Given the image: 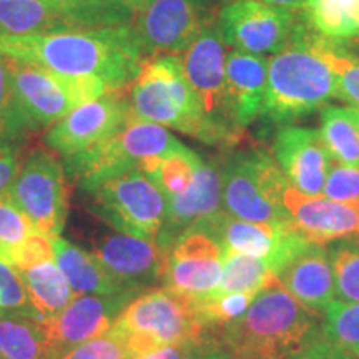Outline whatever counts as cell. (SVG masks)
Wrapping results in <instances>:
<instances>
[{
	"mask_svg": "<svg viewBox=\"0 0 359 359\" xmlns=\"http://www.w3.org/2000/svg\"><path fill=\"white\" fill-rule=\"evenodd\" d=\"M273 151L291 187L309 196L321 195L333 158L318 130L285 125L278 130Z\"/></svg>",
	"mask_w": 359,
	"mask_h": 359,
	"instance_id": "cell-18",
	"label": "cell"
},
{
	"mask_svg": "<svg viewBox=\"0 0 359 359\" xmlns=\"http://www.w3.org/2000/svg\"><path fill=\"white\" fill-rule=\"evenodd\" d=\"M290 182L266 151H240L222 167V205L230 217L253 223H291L283 205Z\"/></svg>",
	"mask_w": 359,
	"mask_h": 359,
	"instance_id": "cell-7",
	"label": "cell"
},
{
	"mask_svg": "<svg viewBox=\"0 0 359 359\" xmlns=\"http://www.w3.org/2000/svg\"><path fill=\"white\" fill-rule=\"evenodd\" d=\"M13 103L22 132L50 128L77 107L109 92L98 79L70 77L7 57Z\"/></svg>",
	"mask_w": 359,
	"mask_h": 359,
	"instance_id": "cell-5",
	"label": "cell"
},
{
	"mask_svg": "<svg viewBox=\"0 0 359 359\" xmlns=\"http://www.w3.org/2000/svg\"><path fill=\"white\" fill-rule=\"evenodd\" d=\"M223 42L253 55H276L293 39L302 24L293 11L271 7L258 0H231L217 13Z\"/></svg>",
	"mask_w": 359,
	"mask_h": 359,
	"instance_id": "cell-11",
	"label": "cell"
},
{
	"mask_svg": "<svg viewBox=\"0 0 359 359\" xmlns=\"http://www.w3.org/2000/svg\"><path fill=\"white\" fill-rule=\"evenodd\" d=\"M118 2L122 4L125 8H128V11L133 13V15H137V13L145 11L148 6H151L155 0H118Z\"/></svg>",
	"mask_w": 359,
	"mask_h": 359,
	"instance_id": "cell-46",
	"label": "cell"
},
{
	"mask_svg": "<svg viewBox=\"0 0 359 359\" xmlns=\"http://www.w3.org/2000/svg\"><path fill=\"white\" fill-rule=\"evenodd\" d=\"M212 331L231 359H294L323 336V320L276 281L243 316Z\"/></svg>",
	"mask_w": 359,
	"mask_h": 359,
	"instance_id": "cell-2",
	"label": "cell"
},
{
	"mask_svg": "<svg viewBox=\"0 0 359 359\" xmlns=\"http://www.w3.org/2000/svg\"><path fill=\"white\" fill-rule=\"evenodd\" d=\"M132 115L127 98L118 92H107L52 125L45 133V145L64 158L77 155L118 133Z\"/></svg>",
	"mask_w": 359,
	"mask_h": 359,
	"instance_id": "cell-14",
	"label": "cell"
},
{
	"mask_svg": "<svg viewBox=\"0 0 359 359\" xmlns=\"http://www.w3.org/2000/svg\"><path fill=\"white\" fill-rule=\"evenodd\" d=\"M226 57V43L223 42L217 25H210L187 48L182 60L188 82L205 115L215 123L241 133V130L231 123L228 114Z\"/></svg>",
	"mask_w": 359,
	"mask_h": 359,
	"instance_id": "cell-17",
	"label": "cell"
},
{
	"mask_svg": "<svg viewBox=\"0 0 359 359\" xmlns=\"http://www.w3.org/2000/svg\"><path fill=\"white\" fill-rule=\"evenodd\" d=\"M133 294H80L64 311L43 325L47 359H62L67 353L109 331Z\"/></svg>",
	"mask_w": 359,
	"mask_h": 359,
	"instance_id": "cell-16",
	"label": "cell"
},
{
	"mask_svg": "<svg viewBox=\"0 0 359 359\" xmlns=\"http://www.w3.org/2000/svg\"><path fill=\"white\" fill-rule=\"evenodd\" d=\"M52 238L40 235V233H32L20 243L0 251V262L11 264L17 271H24V269L37 266L45 262H52Z\"/></svg>",
	"mask_w": 359,
	"mask_h": 359,
	"instance_id": "cell-35",
	"label": "cell"
},
{
	"mask_svg": "<svg viewBox=\"0 0 359 359\" xmlns=\"http://www.w3.org/2000/svg\"><path fill=\"white\" fill-rule=\"evenodd\" d=\"M320 133L336 163L359 167L358 107H323Z\"/></svg>",
	"mask_w": 359,
	"mask_h": 359,
	"instance_id": "cell-27",
	"label": "cell"
},
{
	"mask_svg": "<svg viewBox=\"0 0 359 359\" xmlns=\"http://www.w3.org/2000/svg\"><path fill=\"white\" fill-rule=\"evenodd\" d=\"M0 308L34 318L32 303L20 273L4 262H0Z\"/></svg>",
	"mask_w": 359,
	"mask_h": 359,
	"instance_id": "cell-36",
	"label": "cell"
},
{
	"mask_svg": "<svg viewBox=\"0 0 359 359\" xmlns=\"http://www.w3.org/2000/svg\"><path fill=\"white\" fill-rule=\"evenodd\" d=\"M268 64L263 55L231 50L226 57L228 114L238 130L248 127L262 115L266 98Z\"/></svg>",
	"mask_w": 359,
	"mask_h": 359,
	"instance_id": "cell-22",
	"label": "cell"
},
{
	"mask_svg": "<svg viewBox=\"0 0 359 359\" xmlns=\"http://www.w3.org/2000/svg\"><path fill=\"white\" fill-rule=\"evenodd\" d=\"M258 2L293 12H303L304 7H306V0H258Z\"/></svg>",
	"mask_w": 359,
	"mask_h": 359,
	"instance_id": "cell-45",
	"label": "cell"
},
{
	"mask_svg": "<svg viewBox=\"0 0 359 359\" xmlns=\"http://www.w3.org/2000/svg\"><path fill=\"white\" fill-rule=\"evenodd\" d=\"M133 359L200 339L206 331L195 304L168 288H150L130 302L114 323Z\"/></svg>",
	"mask_w": 359,
	"mask_h": 359,
	"instance_id": "cell-6",
	"label": "cell"
},
{
	"mask_svg": "<svg viewBox=\"0 0 359 359\" xmlns=\"http://www.w3.org/2000/svg\"><path fill=\"white\" fill-rule=\"evenodd\" d=\"M302 15L314 34L336 45L359 39V0H306Z\"/></svg>",
	"mask_w": 359,
	"mask_h": 359,
	"instance_id": "cell-26",
	"label": "cell"
},
{
	"mask_svg": "<svg viewBox=\"0 0 359 359\" xmlns=\"http://www.w3.org/2000/svg\"><path fill=\"white\" fill-rule=\"evenodd\" d=\"M20 167V151L15 142L0 140V196L6 195L12 187Z\"/></svg>",
	"mask_w": 359,
	"mask_h": 359,
	"instance_id": "cell-41",
	"label": "cell"
},
{
	"mask_svg": "<svg viewBox=\"0 0 359 359\" xmlns=\"http://www.w3.org/2000/svg\"><path fill=\"white\" fill-rule=\"evenodd\" d=\"M22 135L25 133L17 118L7 57L0 53V140L15 142Z\"/></svg>",
	"mask_w": 359,
	"mask_h": 359,
	"instance_id": "cell-39",
	"label": "cell"
},
{
	"mask_svg": "<svg viewBox=\"0 0 359 359\" xmlns=\"http://www.w3.org/2000/svg\"><path fill=\"white\" fill-rule=\"evenodd\" d=\"M74 12L85 29L132 25L135 15L118 0H48Z\"/></svg>",
	"mask_w": 359,
	"mask_h": 359,
	"instance_id": "cell-33",
	"label": "cell"
},
{
	"mask_svg": "<svg viewBox=\"0 0 359 359\" xmlns=\"http://www.w3.org/2000/svg\"><path fill=\"white\" fill-rule=\"evenodd\" d=\"M224 251L212 233L193 224L170 246L163 286L190 302L217 291L223 273Z\"/></svg>",
	"mask_w": 359,
	"mask_h": 359,
	"instance_id": "cell-12",
	"label": "cell"
},
{
	"mask_svg": "<svg viewBox=\"0 0 359 359\" xmlns=\"http://www.w3.org/2000/svg\"><path fill=\"white\" fill-rule=\"evenodd\" d=\"M325 45L326 39L314 34L303 19L291 42L269 58L264 120L291 125L336 98L338 79L325 55Z\"/></svg>",
	"mask_w": 359,
	"mask_h": 359,
	"instance_id": "cell-3",
	"label": "cell"
},
{
	"mask_svg": "<svg viewBox=\"0 0 359 359\" xmlns=\"http://www.w3.org/2000/svg\"><path fill=\"white\" fill-rule=\"evenodd\" d=\"M52 245L57 266L64 273L74 294H127L120 293L93 253H87L62 236H53Z\"/></svg>",
	"mask_w": 359,
	"mask_h": 359,
	"instance_id": "cell-24",
	"label": "cell"
},
{
	"mask_svg": "<svg viewBox=\"0 0 359 359\" xmlns=\"http://www.w3.org/2000/svg\"><path fill=\"white\" fill-rule=\"evenodd\" d=\"M93 257L105 268L120 293L138 296L163 283L168 251L156 241L116 233L103 238Z\"/></svg>",
	"mask_w": 359,
	"mask_h": 359,
	"instance_id": "cell-15",
	"label": "cell"
},
{
	"mask_svg": "<svg viewBox=\"0 0 359 359\" xmlns=\"http://www.w3.org/2000/svg\"><path fill=\"white\" fill-rule=\"evenodd\" d=\"M198 226L217 238L226 255L266 259L273 273L288 259L308 238L291 223H253L233 218L224 210L200 219Z\"/></svg>",
	"mask_w": 359,
	"mask_h": 359,
	"instance_id": "cell-13",
	"label": "cell"
},
{
	"mask_svg": "<svg viewBox=\"0 0 359 359\" xmlns=\"http://www.w3.org/2000/svg\"><path fill=\"white\" fill-rule=\"evenodd\" d=\"M327 255L333 269L334 298L343 303H359V235L331 241Z\"/></svg>",
	"mask_w": 359,
	"mask_h": 359,
	"instance_id": "cell-30",
	"label": "cell"
},
{
	"mask_svg": "<svg viewBox=\"0 0 359 359\" xmlns=\"http://www.w3.org/2000/svg\"><path fill=\"white\" fill-rule=\"evenodd\" d=\"M85 29L74 12L48 0H0V37Z\"/></svg>",
	"mask_w": 359,
	"mask_h": 359,
	"instance_id": "cell-23",
	"label": "cell"
},
{
	"mask_svg": "<svg viewBox=\"0 0 359 359\" xmlns=\"http://www.w3.org/2000/svg\"><path fill=\"white\" fill-rule=\"evenodd\" d=\"M325 55L338 79L336 98L356 105L359 109V57L353 52L344 50L343 45H336L330 40H326Z\"/></svg>",
	"mask_w": 359,
	"mask_h": 359,
	"instance_id": "cell-34",
	"label": "cell"
},
{
	"mask_svg": "<svg viewBox=\"0 0 359 359\" xmlns=\"http://www.w3.org/2000/svg\"><path fill=\"white\" fill-rule=\"evenodd\" d=\"M19 273L32 303L34 320L42 325L57 318L74 299L69 281L52 262L40 263Z\"/></svg>",
	"mask_w": 359,
	"mask_h": 359,
	"instance_id": "cell-25",
	"label": "cell"
},
{
	"mask_svg": "<svg viewBox=\"0 0 359 359\" xmlns=\"http://www.w3.org/2000/svg\"><path fill=\"white\" fill-rule=\"evenodd\" d=\"M0 313H2V308H0Z\"/></svg>",
	"mask_w": 359,
	"mask_h": 359,
	"instance_id": "cell-47",
	"label": "cell"
},
{
	"mask_svg": "<svg viewBox=\"0 0 359 359\" xmlns=\"http://www.w3.org/2000/svg\"><path fill=\"white\" fill-rule=\"evenodd\" d=\"M294 359H354L341 351L338 346H334L331 341L325 338V334L320 336L318 339H314L306 349H303Z\"/></svg>",
	"mask_w": 359,
	"mask_h": 359,
	"instance_id": "cell-43",
	"label": "cell"
},
{
	"mask_svg": "<svg viewBox=\"0 0 359 359\" xmlns=\"http://www.w3.org/2000/svg\"><path fill=\"white\" fill-rule=\"evenodd\" d=\"M278 280L266 259L246 257V255H226L223 262L222 281L212 294L213 298L235 293L258 294ZM210 298V296H208Z\"/></svg>",
	"mask_w": 359,
	"mask_h": 359,
	"instance_id": "cell-29",
	"label": "cell"
},
{
	"mask_svg": "<svg viewBox=\"0 0 359 359\" xmlns=\"http://www.w3.org/2000/svg\"><path fill=\"white\" fill-rule=\"evenodd\" d=\"M0 53L70 77L98 79L109 92L130 87L145 62L132 25L0 37Z\"/></svg>",
	"mask_w": 359,
	"mask_h": 359,
	"instance_id": "cell-1",
	"label": "cell"
},
{
	"mask_svg": "<svg viewBox=\"0 0 359 359\" xmlns=\"http://www.w3.org/2000/svg\"><path fill=\"white\" fill-rule=\"evenodd\" d=\"M213 20V0H155L135 15L132 32L148 60L187 50Z\"/></svg>",
	"mask_w": 359,
	"mask_h": 359,
	"instance_id": "cell-10",
	"label": "cell"
},
{
	"mask_svg": "<svg viewBox=\"0 0 359 359\" xmlns=\"http://www.w3.org/2000/svg\"><path fill=\"white\" fill-rule=\"evenodd\" d=\"M276 280L304 308L325 313L334 299V281L327 248L306 241L276 269Z\"/></svg>",
	"mask_w": 359,
	"mask_h": 359,
	"instance_id": "cell-20",
	"label": "cell"
},
{
	"mask_svg": "<svg viewBox=\"0 0 359 359\" xmlns=\"http://www.w3.org/2000/svg\"><path fill=\"white\" fill-rule=\"evenodd\" d=\"M323 195L341 203L359 205V167L333 165L327 173Z\"/></svg>",
	"mask_w": 359,
	"mask_h": 359,
	"instance_id": "cell-40",
	"label": "cell"
},
{
	"mask_svg": "<svg viewBox=\"0 0 359 359\" xmlns=\"http://www.w3.org/2000/svg\"><path fill=\"white\" fill-rule=\"evenodd\" d=\"M65 168L55 155L35 150L27 156L7 195L32 223L35 233L60 236L69 212Z\"/></svg>",
	"mask_w": 359,
	"mask_h": 359,
	"instance_id": "cell-9",
	"label": "cell"
},
{
	"mask_svg": "<svg viewBox=\"0 0 359 359\" xmlns=\"http://www.w3.org/2000/svg\"><path fill=\"white\" fill-rule=\"evenodd\" d=\"M183 359H231L230 354L224 351L217 336L208 330L201 338L193 344V348Z\"/></svg>",
	"mask_w": 359,
	"mask_h": 359,
	"instance_id": "cell-42",
	"label": "cell"
},
{
	"mask_svg": "<svg viewBox=\"0 0 359 359\" xmlns=\"http://www.w3.org/2000/svg\"><path fill=\"white\" fill-rule=\"evenodd\" d=\"M88 195L92 212L118 233L156 241L167 217V198L140 170L105 180Z\"/></svg>",
	"mask_w": 359,
	"mask_h": 359,
	"instance_id": "cell-8",
	"label": "cell"
},
{
	"mask_svg": "<svg viewBox=\"0 0 359 359\" xmlns=\"http://www.w3.org/2000/svg\"><path fill=\"white\" fill-rule=\"evenodd\" d=\"M283 205L291 224L314 243H331L359 235V205L341 203L326 196H309L291 185L283 193Z\"/></svg>",
	"mask_w": 359,
	"mask_h": 359,
	"instance_id": "cell-19",
	"label": "cell"
},
{
	"mask_svg": "<svg viewBox=\"0 0 359 359\" xmlns=\"http://www.w3.org/2000/svg\"><path fill=\"white\" fill-rule=\"evenodd\" d=\"M323 334L354 359H359V303L333 299L323 313Z\"/></svg>",
	"mask_w": 359,
	"mask_h": 359,
	"instance_id": "cell-32",
	"label": "cell"
},
{
	"mask_svg": "<svg viewBox=\"0 0 359 359\" xmlns=\"http://www.w3.org/2000/svg\"><path fill=\"white\" fill-rule=\"evenodd\" d=\"M0 359H47L42 323L25 314L0 316Z\"/></svg>",
	"mask_w": 359,
	"mask_h": 359,
	"instance_id": "cell-28",
	"label": "cell"
},
{
	"mask_svg": "<svg viewBox=\"0 0 359 359\" xmlns=\"http://www.w3.org/2000/svg\"><path fill=\"white\" fill-rule=\"evenodd\" d=\"M130 92L132 110L138 118L175 128L208 145L240 142L241 133L231 132L205 115L178 55H158L143 62Z\"/></svg>",
	"mask_w": 359,
	"mask_h": 359,
	"instance_id": "cell-4",
	"label": "cell"
},
{
	"mask_svg": "<svg viewBox=\"0 0 359 359\" xmlns=\"http://www.w3.org/2000/svg\"><path fill=\"white\" fill-rule=\"evenodd\" d=\"M198 339L195 341H188V343L183 344H175V346H167L161 348L158 351H154L147 356H142L138 359H183L188 354V351L193 348V344L196 343Z\"/></svg>",
	"mask_w": 359,
	"mask_h": 359,
	"instance_id": "cell-44",
	"label": "cell"
},
{
	"mask_svg": "<svg viewBox=\"0 0 359 359\" xmlns=\"http://www.w3.org/2000/svg\"><path fill=\"white\" fill-rule=\"evenodd\" d=\"M35 233L30 219L11 200V196H0V251L20 243L27 236Z\"/></svg>",
	"mask_w": 359,
	"mask_h": 359,
	"instance_id": "cell-38",
	"label": "cell"
},
{
	"mask_svg": "<svg viewBox=\"0 0 359 359\" xmlns=\"http://www.w3.org/2000/svg\"><path fill=\"white\" fill-rule=\"evenodd\" d=\"M222 210V167L201 163L191 185L180 195L167 198V217L156 243L170 250L188 228Z\"/></svg>",
	"mask_w": 359,
	"mask_h": 359,
	"instance_id": "cell-21",
	"label": "cell"
},
{
	"mask_svg": "<svg viewBox=\"0 0 359 359\" xmlns=\"http://www.w3.org/2000/svg\"><path fill=\"white\" fill-rule=\"evenodd\" d=\"M201 163L203 160L195 151L183 147L160 158L147 177L154 180L156 187L163 191L165 198H168V196L180 195L191 185Z\"/></svg>",
	"mask_w": 359,
	"mask_h": 359,
	"instance_id": "cell-31",
	"label": "cell"
},
{
	"mask_svg": "<svg viewBox=\"0 0 359 359\" xmlns=\"http://www.w3.org/2000/svg\"><path fill=\"white\" fill-rule=\"evenodd\" d=\"M62 359H133L127 344L114 327L69 351Z\"/></svg>",
	"mask_w": 359,
	"mask_h": 359,
	"instance_id": "cell-37",
	"label": "cell"
}]
</instances>
